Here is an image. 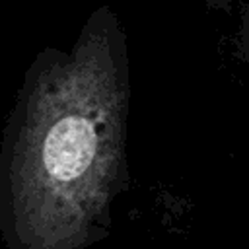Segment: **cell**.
Returning <instances> with one entry per match:
<instances>
[{"label":"cell","instance_id":"1","mask_svg":"<svg viewBox=\"0 0 249 249\" xmlns=\"http://www.w3.org/2000/svg\"><path fill=\"white\" fill-rule=\"evenodd\" d=\"M128 62L117 16L101 8L68 53L29 70L6 132L0 206L23 249H80L121 187Z\"/></svg>","mask_w":249,"mask_h":249},{"label":"cell","instance_id":"2","mask_svg":"<svg viewBox=\"0 0 249 249\" xmlns=\"http://www.w3.org/2000/svg\"><path fill=\"white\" fill-rule=\"evenodd\" d=\"M239 53L249 62V0H245L241 10V25H239Z\"/></svg>","mask_w":249,"mask_h":249},{"label":"cell","instance_id":"3","mask_svg":"<svg viewBox=\"0 0 249 249\" xmlns=\"http://www.w3.org/2000/svg\"><path fill=\"white\" fill-rule=\"evenodd\" d=\"M206 4H210V6H218V8H228L231 2H235V0H204Z\"/></svg>","mask_w":249,"mask_h":249}]
</instances>
